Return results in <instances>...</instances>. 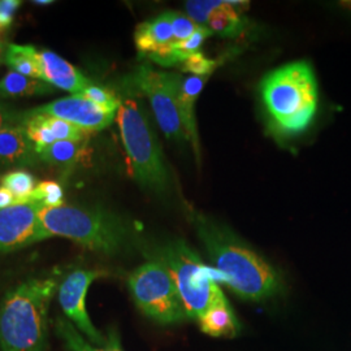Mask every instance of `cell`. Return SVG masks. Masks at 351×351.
<instances>
[{
	"label": "cell",
	"instance_id": "f546056e",
	"mask_svg": "<svg viewBox=\"0 0 351 351\" xmlns=\"http://www.w3.org/2000/svg\"><path fill=\"white\" fill-rule=\"evenodd\" d=\"M13 204H16L12 194L5 188H3L0 185V210L11 207Z\"/></svg>",
	"mask_w": 351,
	"mask_h": 351
},
{
	"label": "cell",
	"instance_id": "52a82bcc",
	"mask_svg": "<svg viewBox=\"0 0 351 351\" xmlns=\"http://www.w3.org/2000/svg\"><path fill=\"white\" fill-rule=\"evenodd\" d=\"M132 297L139 310L159 324L188 320L184 303L169 271L160 261L150 258L128 277Z\"/></svg>",
	"mask_w": 351,
	"mask_h": 351
},
{
	"label": "cell",
	"instance_id": "3957f363",
	"mask_svg": "<svg viewBox=\"0 0 351 351\" xmlns=\"http://www.w3.org/2000/svg\"><path fill=\"white\" fill-rule=\"evenodd\" d=\"M39 220L45 239L62 237L104 255L125 250L132 230L125 220L101 207L63 204L42 208Z\"/></svg>",
	"mask_w": 351,
	"mask_h": 351
},
{
	"label": "cell",
	"instance_id": "4fadbf2b",
	"mask_svg": "<svg viewBox=\"0 0 351 351\" xmlns=\"http://www.w3.org/2000/svg\"><path fill=\"white\" fill-rule=\"evenodd\" d=\"M39 63L42 81L47 82L53 88H60L75 95L81 94L91 85L86 75H82L75 65L53 51H39Z\"/></svg>",
	"mask_w": 351,
	"mask_h": 351
},
{
	"label": "cell",
	"instance_id": "2e32d148",
	"mask_svg": "<svg viewBox=\"0 0 351 351\" xmlns=\"http://www.w3.org/2000/svg\"><path fill=\"white\" fill-rule=\"evenodd\" d=\"M55 332L69 351H124L121 348L119 335L114 329H110L107 341L103 346H95L88 342L66 317H56Z\"/></svg>",
	"mask_w": 351,
	"mask_h": 351
},
{
	"label": "cell",
	"instance_id": "6da1fadb",
	"mask_svg": "<svg viewBox=\"0 0 351 351\" xmlns=\"http://www.w3.org/2000/svg\"><path fill=\"white\" fill-rule=\"evenodd\" d=\"M190 219L220 280L239 298L261 302L281 291L276 269L226 226L199 213H190Z\"/></svg>",
	"mask_w": 351,
	"mask_h": 351
},
{
	"label": "cell",
	"instance_id": "f1b7e54d",
	"mask_svg": "<svg viewBox=\"0 0 351 351\" xmlns=\"http://www.w3.org/2000/svg\"><path fill=\"white\" fill-rule=\"evenodd\" d=\"M23 112H16L11 107L0 103V132L11 128V126L21 125Z\"/></svg>",
	"mask_w": 351,
	"mask_h": 351
},
{
	"label": "cell",
	"instance_id": "277c9868",
	"mask_svg": "<svg viewBox=\"0 0 351 351\" xmlns=\"http://www.w3.org/2000/svg\"><path fill=\"white\" fill-rule=\"evenodd\" d=\"M264 107L277 132L294 136L306 130L317 108V84L307 62L287 64L261 85Z\"/></svg>",
	"mask_w": 351,
	"mask_h": 351
},
{
	"label": "cell",
	"instance_id": "d6a6232c",
	"mask_svg": "<svg viewBox=\"0 0 351 351\" xmlns=\"http://www.w3.org/2000/svg\"><path fill=\"white\" fill-rule=\"evenodd\" d=\"M345 4H346V7L351 8V1H348V3H345Z\"/></svg>",
	"mask_w": 351,
	"mask_h": 351
},
{
	"label": "cell",
	"instance_id": "5b68a950",
	"mask_svg": "<svg viewBox=\"0 0 351 351\" xmlns=\"http://www.w3.org/2000/svg\"><path fill=\"white\" fill-rule=\"evenodd\" d=\"M116 121L133 180L146 190L165 194L171 182L169 172L156 134L142 106L134 99L121 101Z\"/></svg>",
	"mask_w": 351,
	"mask_h": 351
},
{
	"label": "cell",
	"instance_id": "cb8c5ba5",
	"mask_svg": "<svg viewBox=\"0 0 351 351\" xmlns=\"http://www.w3.org/2000/svg\"><path fill=\"white\" fill-rule=\"evenodd\" d=\"M80 95L95 103L97 106H99L107 112L111 113H117L120 106H121V101H123L117 98V95L113 93L112 90L101 88V86L94 85V84H91L88 88H85Z\"/></svg>",
	"mask_w": 351,
	"mask_h": 351
},
{
	"label": "cell",
	"instance_id": "ac0fdd59",
	"mask_svg": "<svg viewBox=\"0 0 351 351\" xmlns=\"http://www.w3.org/2000/svg\"><path fill=\"white\" fill-rule=\"evenodd\" d=\"M198 324L202 332L213 337H234L239 329L237 317L228 300L213 306Z\"/></svg>",
	"mask_w": 351,
	"mask_h": 351
},
{
	"label": "cell",
	"instance_id": "e0dca14e",
	"mask_svg": "<svg viewBox=\"0 0 351 351\" xmlns=\"http://www.w3.org/2000/svg\"><path fill=\"white\" fill-rule=\"evenodd\" d=\"M242 4L246 3L217 0L204 27H208L213 33L220 34L221 37H237L245 29V20L237 11Z\"/></svg>",
	"mask_w": 351,
	"mask_h": 351
},
{
	"label": "cell",
	"instance_id": "9a60e30c",
	"mask_svg": "<svg viewBox=\"0 0 351 351\" xmlns=\"http://www.w3.org/2000/svg\"><path fill=\"white\" fill-rule=\"evenodd\" d=\"M210 77H198V75H189L182 78L181 86H180V116L182 126L186 134V139L190 141L194 152L197 155V160L201 159L199 155V138H198V130L195 123V101L199 97L202 90L204 88L207 80Z\"/></svg>",
	"mask_w": 351,
	"mask_h": 351
},
{
	"label": "cell",
	"instance_id": "ba28073f",
	"mask_svg": "<svg viewBox=\"0 0 351 351\" xmlns=\"http://www.w3.org/2000/svg\"><path fill=\"white\" fill-rule=\"evenodd\" d=\"M182 77L176 73L155 71L141 65L128 78L130 88L150 101L156 121L167 138L176 142L188 141L180 116V86Z\"/></svg>",
	"mask_w": 351,
	"mask_h": 351
},
{
	"label": "cell",
	"instance_id": "7c38bea8",
	"mask_svg": "<svg viewBox=\"0 0 351 351\" xmlns=\"http://www.w3.org/2000/svg\"><path fill=\"white\" fill-rule=\"evenodd\" d=\"M33 111L62 119L88 133L99 132L111 125L116 116V113L107 112L80 94L46 103Z\"/></svg>",
	"mask_w": 351,
	"mask_h": 351
},
{
	"label": "cell",
	"instance_id": "d6986e66",
	"mask_svg": "<svg viewBox=\"0 0 351 351\" xmlns=\"http://www.w3.org/2000/svg\"><path fill=\"white\" fill-rule=\"evenodd\" d=\"M88 152V139L80 141H56L46 149L38 152V159L40 162L59 165L72 167L82 162Z\"/></svg>",
	"mask_w": 351,
	"mask_h": 351
},
{
	"label": "cell",
	"instance_id": "8fae6325",
	"mask_svg": "<svg viewBox=\"0 0 351 351\" xmlns=\"http://www.w3.org/2000/svg\"><path fill=\"white\" fill-rule=\"evenodd\" d=\"M134 42L142 56L162 66H175L181 64L176 52V38L172 27L171 12L162 13L139 24L134 33Z\"/></svg>",
	"mask_w": 351,
	"mask_h": 351
},
{
	"label": "cell",
	"instance_id": "30bf717a",
	"mask_svg": "<svg viewBox=\"0 0 351 351\" xmlns=\"http://www.w3.org/2000/svg\"><path fill=\"white\" fill-rule=\"evenodd\" d=\"M37 202L13 204L0 210V254L20 250L45 241Z\"/></svg>",
	"mask_w": 351,
	"mask_h": 351
},
{
	"label": "cell",
	"instance_id": "7a4b0ae2",
	"mask_svg": "<svg viewBox=\"0 0 351 351\" xmlns=\"http://www.w3.org/2000/svg\"><path fill=\"white\" fill-rule=\"evenodd\" d=\"M58 289V276L32 277L7 293L0 304L1 351L46 350L49 308Z\"/></svg>",
	"mask_w": 351,
	"mask_h": 351
},
{
	"label": "cell",
	"instance_id": "9c48e42d",
	"mask_svg": "<svg viewBox=\"0 0 351 351\" xmlns=\"http://www.w3.org/2000/svg\"><path fill=\"white\" fill-rule=\"evenodd\" d=\"M104 275L106 272L99 269H75L64 278L58 289V298L65 317L95 346H103L107 336L91 323L86 310V295L90 285Z\"/></svg>",
	"mask_w": 351,
	"mask_h": 351
},
{
	"label": "cell",
	"instance_id": "4316f807",
	"mask_svg": "<svg viewBox=\"0 0 351 351\" xmlns=\"http://www.w3.org/2000/svg\"><path fill=\"white\" fill-rule=\"evenodd\" d=\"M172 17V27L177 42H182L191 37L201 26L195 24L189 16L182 13L171 12Z\"/></svg>",
	"mask_w": 351,
	"mask_h": 351
},
{
	"label": "cell",
	"instance_id": "1f68e13d",
	"mask_svg": "<svg viewBox=\"0 0 351 351\" xmlns=\"http://www.w3.org/2000/svg\"><path fill=\"white\" fill-rule=\"evenodd\" d=\"M33 3L38 4V5H50L53 1H52V0H36V1H33Z\"/></svg>",
	"mask_w": 351,
	"mask_h": 351
},
{
	"label": "cell",
	"instance_id": "83f0119b",
	"mask_svg": "<svg viewBox=\"0 0 351 351\" xmlns=\"http://www.w3.org/2000/svg\"><path fill=\"white\" fill-rule=\"evenodd\" d=\"M20 7L19 0H0V34L12 25L14 13Z\"/></svg>",
	"mask_w": 351,
	"mask_h": 351
},
{
	"label": "cell",
	"instance_id": "ffe728a7",
	"mask_svg": "<svg viewBox=\"0 0 351 351\" xmlns=\"http://www.w3.org/2000/svg\"><path fill=\"white\" fill-rule=\"evenodd\" d=\"M55 88L42 80L8 72L0 80V98H23L34 95H46L53 93Z\"/></svg>",
	"mask_w": 351,
	"mask_h": 351
},
{
	"label": "cell",
	"instance_id": "d4e9b609",
	"mask_svg": "<svg viewBox=\"0 0 351 351\" xmlns=\"http://www.w3.org/2000/svg\"><path fill=\"white\" fill-rule=\"evenodd\" d=\"M217 66V62L206 58L202 52L190 55L188 59L181 64V71L189 72L191 75L210 77Z\"/></svg>",
	"mask_w": 351,
	"mask_h": 351
},
{
	"label": "cell",
	"instance_id": "484cf974",
	"mask_svg": "<svg viewBox=\"0 0 351 351\" xmlns=\"http://www.w3.org/2000/svg\"><path fill=\"white\" fill-rule=\"evenodd\" d=\"M213 33L208 29V27H204L201 26L191 37L182 40V42H176L175 50L181 55L182 60L185 62L188 59L190 55L193 53H197L199 52L203 42L208 37H211ZM182 62V63H184Z\"/></svg>",
	"mask_w": 351,
	"mask_h": 351
},
{
	"label": "cell",
	"instance_id": "5bb4252c",
	"mask_svg": "<svg viewBox=\"0 0 351 351\" xmlns=\"http://www.w3.org/2000/svg\"><path fill=\"white\" fill-rule=\"evenodd\" d=\"M37 160V151L27 137L24 126H11L0 132V168L24 167Z\"/></svg>",
	"mask_w": 351,
	"mask_h": 351
},
{
	"label": "cell",
	"instance_id": "8992f818",
	"mask_svg": "<svg viewBox=\"0 0 351 351\" xmlns=\"http://www.w3.org/2000/svg\"><path fill=\"white\" fill-rule=\"evenodd\" d=\"M150 258L160 261L169 271L189 320L198 323L213 306L226 301L213 269L202 262L197 251L184 239H173L156 246L151 251Z\"/></svg>",
	"mask_w": 351,
	"mask_h": 351
},
{
	"label": "cell",
	"instance_id": "4dcf8cb0",
	"mask_svg": "<svg viewBox=\"0 0 351 351\" xmlns=\"http://www.w3.org/2000/svg\"><path fill=\"white\" fill-rule=\"evenodd\" d=\"M7 46L5 43L0 42V64L4 63V56H5V51H7Z\"/></svg>",
	"mask_w": 351,
	"mask_h": 351
},
{
	"label": "cell",
	"instance_id": "44dd1931",
	"mask_svg": "<svg viewBox=\"0 0 351 351\" xmlns=\"http://www.w3.org/2000/svg\"><path fill=\"white\" fill-rule=\"evenodd\" d=\"M4 64H7L12 72L30 78L42 80L39 51L32 45H8L4 56Z\"/></svg>",
	"mask_w": 351,
	"mask_h": 351
},
{
	"label": "cell",
	"instance_id": "603a6c76",
	"mask_svg": "<svg viewBox=\"0 0 351 351\" xmlns=\"http://www.w3.org/2000/svg\"><path fill=\"white\" fill-rule=\"evenodd\" d=\"M32 201L42 204L43 208L60 207L65 204L63 188L56 181H42L37 184V186L34 189Z\"/></svg>",
	"mask_w": 351,
	"mask_h": 351
},
{
	"label": "cell",
	"instance_id": "7402d4cb",
	"mask_svg": "<svg viewBox=\"0 0 351 351\" xmlns=\"http://www.w3.org/2000/svg\"><path fill=\"white\" fill-rule=\"evenodd\" d=\"M0 185L12 194L16 204H23L33 202L32 195L37 186V181L30 172L12 171L0 176Z\"/></svg>",
	"mask_w": 351,
	"mask_h": 351
}]
</instances>
